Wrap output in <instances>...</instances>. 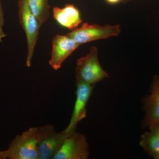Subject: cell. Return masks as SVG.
<instances>
[{
  "label": "cell",
  "instance_id": "6da1fadb",
  "mask_svg": "<svg viewBox=\"0 0 159 159\" xmlns=\"http://www.w3.org/2000/svg\"><path fill=\"white\" fill-rule=\"evenodd\" d=\"M55 130L54 126L48 124L31 127L18 135L3 151L5 159H39V146L48 135Z\"/></svg>",
  "mask_w": 159,
  "mask_h": 159
},
{
  "label": "cell",
  "instance_id": "7a4b0ae2",
  "mask_svg": "<svg viewBox=\"0 0 159 159\" xmlns=\"http://www.w3.org/2000/svg\"><path fill=\"white\" fill-rule=\"evenodd\" d=\"M76 82H83L95 85L97 83L108 77V74L102 68L99 63L98 49L91 47L88 53L80 57L76 68Z\"/></svg>",
  "mask_w": 159,
  "mask_h": 159
},
{
  "label": "cell",
  "instance_id": "3957f363",
  "mask_svg": "<svg viewBox=\"0 0 159 159\" xmlns=\"http://www.w3.org/2000/svg\"><path fill=\"white\" fill-rule=\"evenodd\" d=\"M18 5L20 24L25 33L27 38L28 54L26 66L30 67L41 25L36 18L31 12L26 0H20Z\"/></svg>",
  "mask_w": 159,
  "mask_h": 159
},
{
  "label": "cell",
  "instance_id": "277c9868",
  "mask_svg": "<svg viewBox=\"0 0 159 159\" xmlns=\"http://www.w3.org/2000/svg\"><path fill=\"white\" fill-rule=\"evenodd\" d=\"M121 32L120 25L101 26L84 23L81 27L72 30L68 34L80 45L97 40L117 36Z\"/></svg>",
  "mask_w": 159,
  "mask_h": 159
},
{
  "label": "cell",
  "instance_id": "5b68a950",
  "mask_svg": "<svg viewBox=\"0 0 159 159\" xmlns=\"http://www.w3.org/2000/svg\"><path fill=\"white\" fill-rule=\"evenodd\" d=\"M89 153L86 137L75 131L66 138L53 159H87Z\"/></svg>",
  "mask_w": 159,
  "mask_h": 159
},
{
  "label": "cell",
  "instance_id": "8992f818",
  "mask_svg": "<svg viewBox=\"0 0 159 159\" xmlns=\"http://www.w3.org/2000/svg\"><path fill=\"white\" fill-rule=\"evenodd\" d=\"M94 85L83 82H76V99L70 121L66 128L63 130L67 135L75 132L81 120L86 116V106L92 95Z\"/></svg>",
  "mask_w": 159,
  "mask_h": 159
},
{
  "label": "cell",
  "instance_id": "52a82bcc",
  "mask_svg": "<svg viewBox=\"0 0 159 159\" xmlns=\"http://www.w3.org/2000/svg\"><path fill=\"white\" fill-rule=\"evenodd\" d=\"M80 45L67 34L55 35L52 39L49 64L55 70L60 69L65 60Z\"/></svg>",
  "mask_w": 159,
  "mask_h": 159
},
{
  "label": "cell",
  "instance_id": "ba28073f",
  "mask_svg": "<svg viewBox=\"0 0 159 159\" xmlns=\"http://www.w3.org/2000/svg\"><path fill=\"white\" fill-rule=\"evenodd\" d=\"M150 92L145 100V113L143 121L144 125L148 127L159 123V76L154 77Z\"/></svg>",
  "mask_w": 159,
  "mask_h": 159
},
{
  "label": "cell",
  "instance_id": "9c48e42d",
  "mask_svg": "<svg viewBox=\"0 0 159 159\" xmlns=\"http://www.w3.org/2000/svg\"><path fill=\"white\" fill-rule=\"evenodd\" d=\"M68 136L63 130L60 132L54 130L48 135L39 146V159H53Z\"/></svg>",
  "mask_w": 159,
  "mask_h": 159
},
{
  "label": "cell",
  "instance_id": "30bf717a",
  "mask_svg": "<svg viewBox=\"0 0 159 159\" xmlns=\"http://www.w3.org/2000/svg\"><path fill=\"white\" fill-rule=\"evenodd\" d=\"M53 12L56 21L71 31L77 28L82 22L79 11L74 5L67 4L62 8L54 7Z\"/></svg>",
  "mask_w": 159,
  "mask_h": 159
},
{
  "label": "cell",
  "instance_id": "8fae6325",
  "mask_svg": "<svg viewBox=\"0 0 159 159\" xmlns=\"http://www.w3.org/2000/svg\"><path fill=\"white\" fill-rule=\"evenodd\" d=\"M32 14L41 26L48 19L50 15L48 0H26Z\"/></svg>",
  "mask_w": 159,
  "mask_h": 159
},
{
  "label": "cell",
  "instance_id": "7c38bea8",
  "mask_svg": "<svg viewBox=\"0 0 159 159\" xmlns=\"http://www.w3.org/2000/svg\"><path fill=\"white\" fill-rule=\"evenodd\" d=\"M140 145L146 153L153 158H156L159 155V139L150 130L142 135Z\"/></svg>",
  "mask_w": 159,
  "mask_h": 159
},
{
  "label": "cell",
  "instance_id": "4fadbf2b",
  "mask_svg": "<svg viewBox=\"0 0 159 159\" xmlns=\"http://www.w3.org/2000/svg\"><path fill=\"white\" fill-rule=\"evenodd\" d=\"M4 23H5V20H4V12H3L1 2H0V43H2L3 39L7 36L3 29Z\"/></svg>",
  "mask_w": 159,
  "mask_h": 159
},
{
  "label": "cell",
  "instance_id": "5bb4252c",
  "mask_svg": "<svg viewBox=\"0 0 159 159\" xmlns=\"http://www.w3.org/2000/svg\"><path fill=\"white\" fill-rule=\"evenodd\" d=\"M150 130L153 132L159 139V123H156L149 126Z\"/></svg>",
  "mask_w": 159,
  "mask_h": 159
},
{
  "label": "cell",
  "instance_id": "9a60e30c",
  "mask_svg": "<svg viewBox=\"0 0 159 159\" xmlns=\"http://www.w3.org/2000/svg\"><path fill=\"white\" fill-rule=\"evenodd\" d=\"M109 3L111 4H115L121 1V0H107Z\"/></svg>",
  "mask_w": 159,
  "mask_h": 159
},
{
  "label": "cell",
  "instance_id": "2e32d148",
  "mask_svg": "<svg viewBox=\"0 0 159 159\" xmlns=\"http://www.w3.org/2000/svg\"><path fill=\"white\" fill-rule=\"evenodd\" d=\"M0 159H5L3 155L2 151H0Z\"/></svg>",
  "mask_w": 159,
  "mask_h": 159
},
{
  "label": "cell",
  "instance_id": "e0dca14e",
  "mask_svg": "<svg viewBox=\"0 0 159 159\" xmlns=\"http://www.w3.org/2000/svg\"><path fill=\"white\" fill-rule=\"evenodd\" d=\"M156 159H159V155L156 158Z\"/></svg>",
  "mask_w": 159,
  "mask_h": 159
}]
</instances>
